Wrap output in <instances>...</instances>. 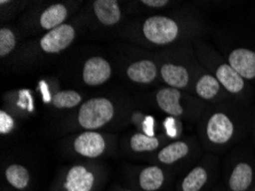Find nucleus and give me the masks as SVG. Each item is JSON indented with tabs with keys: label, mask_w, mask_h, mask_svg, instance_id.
Wrapping results in <instances>:
<instances>
[{
	"label": "nucleus",
	"mask_w": 255,
	"mask_h": 191,
	"mask_svg": "<svg viewBox=\"0 0 255 191\" xmlns=\"http://www.w3.org/2000/svg\"><path fill=\"white\" fill-rule=\"evenodd\" d=\"M161 77L172 88H183L189 83L187 69L172 63H166L161 67Z\"/></svg>",
	"instance_id": "2eb2a0df"
},
{
	"label": "nucleus",
	"mask_w": 255,
	"mask_h": 191,
	"mask_svg": "<svg viewBox=\"0 0 255 191\" xmlns=\"http://www.w3.org/2000/svg\"><path fill=\"white\" fill-rule=\"evenodd\" d=\"M96 186V175L83 165H75L67 171L62 182V191H93Z\"/></svg>",
	"instance_id": "7ed1b4c3"
},
{
	"label": "nucleus",
	"mask_w": 255,
	"mask_h": 191,
	"mask_svg": "<svg viewBox=\"0 0 255 191\" xmlns=\"http://www.w3.org/2000/svg\"><path fill=\"white\" fill-rule=\"evenodd\" d=\"M126 191H132V190H126Z\"/></svg>",
	"instance_id": "a878e982"
},
{
	"label": "nucleus",
	"mask_w": 255,
	"mask_h": 191,
	"mask_svg": "<svg viewBox=\"0 0 255 191\" xmlns=\"http://www.w3.org/2000/svg\"><path fill=\"white\" fill-rule=\"evenodd\" d=\"M68 16V10L62 3L49 6L40 16V24L46 30H53L63 24Z\"/></svg>",
	"instance_id": "dca6fc26"
},
{
	"label": "nucleus",
	"mask_w": 255,
	"mask_h": 191,
	"mask_svg": "<svg viewBox=\"0 0 255 191\" xmlns=\"http://www.w3.org/2000/svg\"><path fill=\"white\" fill-rule=\"evenodd\" d=\"M216 79L230 93H239L244 89L243 78L230 64H222L216 70Z\"/></svg>",
	"instance_id": "9b49d317"
},
{
	"label": "nucleus",
	"mask_w": 255,
	"mask_h": 191,
	"mask_svg": "<svg viewBox=\"0 0 255 191\" xmlns=\"http://www.w3.org/2000/svg\"><path fill=\"white\" fill-rule=\"evenodd\" d=\"M5 178L7 182L17 190H24L29 187L30 173L24 166L13 164L9 165L5 171Z\"/></svg>",
	"instance_id": "a211bd4d"
},
{
	"label": "nucleus",
	"mask_w": 255,
	"mask_h": 191,
	"mask_svg": "<svg viewBox=\"0 0 255 191\" xmlns=\"http://www.w3.org/2000/svg\"><path fill=\"white\" fill-rule=\"evenodd\" d=\"M111 76L109 62L102 57H92L84 65L83 79L88 86H99L106 83Z\"/></svg>",
	"instance_id": "0eeeda50"
},
{
	"label": "nucleus",
	"mask_w": 255,
	"mask_h": 191,
	"mask_svg": "<svg viewBox=\"0 0 255 191\" xmlns=\"http://www.w3.org/2000/svg\"><path fill=\"white\" fill-rule=\"evenodd\" d=\"M82 102V96L76 91H62L53 96V104L59 109L75 108Z\"/></svg>",
	"instance_id": "4be33fe9"
},
{
	"label": "nucleus",
	"mask_w": 255,
	"mask_h": 191,
	"mask_svg": "<svg viewBox=\"0 0 255 191\" xmlns=\"http://www.w3.org/2000/svg\"><path fill=\"white\" fill-rule=\"evenodd\" d=\"M137 182L143 191H158L164 186V171L158 166L144 167L138 174Z\"/></svg>",
	"instance_id": "ddd939ff"
},
{
	"label": "nucleus",
	"mask_w": 255,
	"mask_h": 191,
	"mask_svg": "<svg viewBox=\"0 0 255 191\" xmlns=\"http://www.w3.org/2000/svg\"><path fill=\"white\" fill-rule=\"evenodd\" d=\"M159 147V141L154 136L144 134H135L130 140V148L135 153H149Z\"/></svg>",
	"instance_id": "412c9836"
},
{
	"label": "nucleus",
	"mask_w": 255,
	"mask_h": 191,
	"mask_svg": "<svg viewBox=\"0 0 255 191\" xmlns=\"http://www.w3.org/2000/svg\"><path fill=\"white\" fill-rule=\"evenodd\" d=\"M14 120L9 115H7L5 111L0 112V133L6 134L13 130Z\"/></svg>",
	"instance_id": "b1692460"
},
{
	"label": "nucleus",
	"mask_w": 255,
	"mask_h": 191,
	"mask_svg": "<svg viewBox=\"0 0 255 191\" xmlns=\"http://www.w3.org/2000/svg\"><path fill=\"white\" fill-rule=\"evenodd\" d=\"M220 91V83L216 77L211 75H205L197 81L196 92L202 99L211 100L218 94Z\"/></svg>",
	"instance_id": "aec40b11"
},
{
	"label": "nucleus",
	"mask_w": 255,
	"mask_h": 191,
	"mask_svg": "<svg viewBox=\"0 0 255 191\" xmlns=\"http://www.w3.org/2000/svg\"><path fill=\"white\" fill-rule=\"evenodd\" d=\"M254 191H255V190H254Z\"/></svg>",
	"instance_id": "bb28decb"
},
{
	"label": "nucleus",
	"mask_w": 255,
	"mask_h": 191,
	"mask_svg": "<svg viewBox=\"0 0 255 191\" xmlns=\"http://www.w3.org/2000/svg\"><path fill=\"white\" fill-rule=\"evenodd\" d=\"M127 76L135 83L149 84L157 76L156 64L149 60L135 62L127 69Z\"/></svg>",
	"instance_id": "4468645a"
},
{
	"label": "nucleus",
	"mask_w": 255,
	"mask_h": 191,
	"mask_svg": "<svg viewBox=\"0 0 255 191\" xmlns=\"http://www.w3.org/2000/svg\"><path fill=\"white\" fill-rule=\"evenodd\" d=\"M234 124L229 117L221 112L214 114L207 123V136L211 142L225 144L233 138Z\"/></svg>",
	"instance_id": "39448f33"
},
{
	"label": "nucleus",
	"mask_w": 255,
	"mask_h": 191,
	"mask_svg": "<svg viewBox=\"0 0 255 191\" xmlns=\"http://www.w3.org/2000/svg\"><path fill=\"white\" fill-rule=\"evenodd\" d=\"M229 64L245 79L255 78V52L247 48H237L229 55Z\"/></svg>",
	"instance_id": "6e6552de"
},
{
	"label": "nucleus",
	"mask_w": 255,
	"mask_h": 191,
	"mask_svg": "<svg viewBox=\"0 0 255 191\" xmlns=\"http://www.w3.org/2000/svg\"><path fill=\"white\" fill-rule=\"evenodd\" d=\"M115 115L114 104L104 97H95L80 107L78 120L86 130H96L109 123Z\"/></svg>",
	"instance_id": "f257e3e1"
},
{
	"label": "nucleus",
	"mask_w": 255,
	"mask_h": 191,
	"mask_svg": "<svg viewBox=\"0 0 255 191\" xmlns=\"http://www.w3.org/2000/svg\"><path fill=\"white\" fill-rule=\"evenodd\" d=\"M93 3L96 17L104 25H115L119 22L122 14L116 0H96Z\"/></svg>",
	"instance_id": "f8f14e48"
},
{
	"label": "nucleus",
	"mask_w": 255,
	"mask_h": 191,
	"mask_svg": "<svg viewBox=\"0 0 255 191\" xmlns=\"http://www.w3.org/2000/svg\"><path fill=\"white\" fill-rule=\"evenodd\" d=\"M16 38L8 29L0 30V56H6L14 49Z\"/></svg>",
	"instance_id": "5701e85b"
},
{
	"label": "nucleus",
	"mask_w": 255,
	"mask_h": 191,
	"mask_svg": "<svg viewBox=\"0 0 255 191\" xmlns=\"http://www.w3.org/2000/svg\"><path fill=\"white\" fill-rule=\"evenodd\" d=\"M189 154V147L187 143L182 141H177L168 144L163 150L158 154V161L165 164V165H172L179 162L180 159L184 158Z\"/></svg>",
	"instance_id": "6ab92c4d"
},
{
	"label": "nucleus",
	"mask_w": 255,
	"mask_h": 191,
	"mask_svg": "<svg viewBox=\"0 0 255 191\" xmlns=\"http://www.w3.org/2000/svg\"><path fill=\"white\" fill-rule=\"evenodd\" d=\"M73 148L80 156L86 158H98L106 150V141L101 134L95 132H85L76 139Z\"/></svg>",
	"instance_id": "423d86ee"
},
{
	"label": "nucleus",
	"mask_w": 255,
	"mask_h": 191,
	"mask_svg": "<svg viewBox=\"0 0 255 191\" xmlns=\"http://www.w3.org/2000/svg\"><path fill=\"white\" fill-rule=\"evenodd\" d=\"M142 3L145 6L153 7V8H159V7H164L168 3L167 0H142Z\"/></svg>",
	"instance_id": "393cba45"
},
{
	"label": "nucleus",
	"mask_w": 255,
	"mask_h": 191,
	"mask_svg": "<svg viewBox=\"0 0 255 191\" xmlns=\"http://www.w3.org/2000/svg\"><path fill=\"white\" fill-rule=\"evenodd\" d=\"M76 31L69 24H62L45 34L40 40V47L46 53H60L71 45Z\"/></svg>",
	"instance_id": "20e7f679"
},
{
	"label": "nucleus",
	"mask_w": 255,
	"mask_h": 191,
	"mask_svg": "<svg viewBox=\"0 0 255 191\" xmlns=\"http://www.w3.org/2000/svg\"><path fill=\"white\" fill-rule=\"evenodd\" d=\"M253 169L247 163H238L231 172L228 187L231 191H247L253 183Z\"/></svg>",
	"instance_id": "1a4fd4ad"
},
{
	"label": "nucleus",
	"mask_w": 255,
	"mask_h": 191,
	"mask_svg": "<svg viewBox=\"0 0 255 191\" xmlns=\"http://www.w3.org/2000/svg\"><path fill=\"white\" fill-rule=\"evenodd\" d=\"M145 38L156 45H166L174 41L179 34V25L166 16L149 17L143 24Z\"/></svg>",
	"instance_id": "f03ea898"
},
{
	"label": "nucleus",
	"mask_w": 255,
	"mask_h": 191,
	"mask_svg": "<svg viewBox=\"0 0 255 191\" xmlns=\"http://www.w3.org/2000/svg\"><path fill=\"white\" fill-rule=\"evenodd\" d=\"M208 181V172L202 166H197L189 172L181 182V191H200Z\"/></svg>",
	"instance_id": "f3484780"
},
{
	"label": "nucleus",
	"mask_w": 255,
	"mask_h": 191,
	"mask_svg": "<svg viewBox=\"0 0 255 191\" xmlns=\"http://www.w3.org/2000/svg\"><path fill=\"white\" fill-rule=\"evenodd\" d=\"M181 93L176 88H163L157 93V103L161 110L172 116H181L183 108L180 104Z\"/></svg>",
	"instance_id": "9d476101"
}]
</instances>
